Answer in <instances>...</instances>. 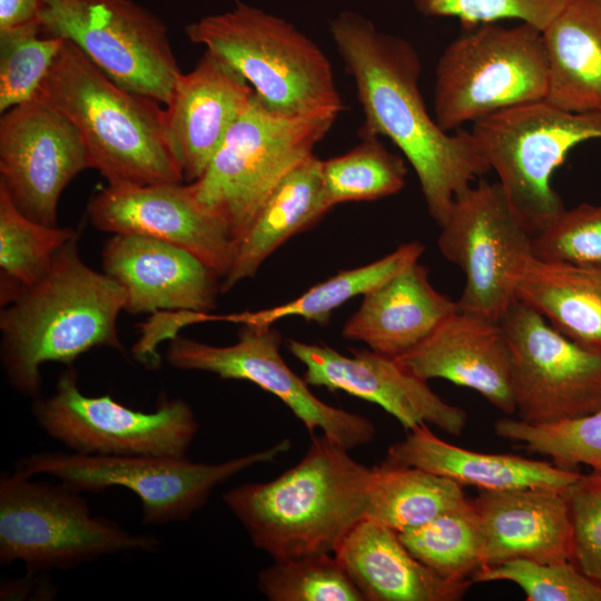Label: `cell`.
I'll use <instances>...</instances> for the list:
<instances>
[{
	"mask_svg": "<svg viewBox=\"0 0 601 601\" xmlns=\"http://www.w3.org/2000/svg\"><path fill=\"white\" fill-rule=\"evenodd\" d=\"M415 466L479 490L544 489L565 494L582 476L546 461L505 453H483L437 437L426 423L390 445L386 460Z\"/></svg>",
	"mask_w": 601,
	"mask_h": 601,
	"instance_id": "obj_24",
	"label": "cell"
},
{
	"mask_svg": "<svg viewBox=\"0 0 601 601\" xmlns=\"http://www.w3.org/2000/svg\"><path fill=\"white\" fill-rule=\"evenodd\" d=\"M372 467L325 435H313L303 459L279 476L223 494L253 545L274 560L334 553L367 514Z\"/></svg>",
	"mask_w": 601,
	"mask_h": 601,
	"instance_id": "obj_3",
	"label": "cell"
},
{
	"mask_svg": "<svg viewBox=\"0 0 601 601\" xmlns=\"http://www.w3.org/2000/svg\"><path fill=\"white\" fill-rule=\"evenodd\" d=\"M425 246L408 242L386 256L370 264L336 273L284 304L255 312L216 315L215 321L242 325L272 326L287 317H300L322 325L328 323L333 312L356 296H364L410 265L418 262Z\"/></svg>",
	"mask_w": 601,
	"mask_h": 601,
	"instance_id": "obj_30",
	"label": "cell"
},
{
	"mask_svg": "<svg viewBox=\"0 0 601 601\" xmlns=\"http://www.w3.org/2000/svg\"><path fill=\"white\" fill-rule=\"evenodd\" d=\"M500 437L520 443L530 452L550 456L563 469L579 464L601 471V408L584 416L546 424L504 417L495 422Z\"/></svg>",
	"mask_w": 601,
	"mask_h": 601,
	"instance_id": "obj_35",
	"label": "cell"
},
{
	"mask_svg": "<svg viewBox=\"0 0 601 601\" xmlns=\"http://www.w3.org/2000/svg\"><path fill=\"white\" fill-rule=\"evenodd\" d=\"M532 255L542 262L601 272V204L564 208L532 235Z\"/></svg>",
	"mask_w": 601,
	"mask_h": 601,
	"instance_id": "obj_38",
	"label": "cell"
},
{
	"mask_svg": "<svg viewBox=\"0 0 601 601\" xmlns=\"http://www.w3.org/2000/svg\"><path fill=\"white\" fill-rule=\"evenodd\" d=\"M472 580L513 582L525 593L526 601H601V583L585 575L573 561L514 559L482 566Z\"/></svg>",
	"mask_w": 601,
	"mask_h": 601,
	"instance_id": "obj_37",
	"label": "cell"
},
{
	"mask_svg": "<svg viewBox=\"0 0 601 601\" xmlns=\"http://www.w3.org/2000/svg\"><path fill=\"white\" fill-rule=\"evenodd\" d=\"M31 413L48 436L71 452L92 455L184 457L199 428L183 398L164 397L154 411H138L110 394L85 395L70 366L50 396L33 401Z\"/></svg>",
	"mask_w": 601,
	"mask_h": 601,
	"instance_id": "obj_12",
	"label": "cell"
},
{
	"mask_svg": "<svg viewBox=\"0 0 601 601\" xmlns=\"http://www.w3.org/2000/svg\"><path fill=\"white\" fill-rule=\"evenodd\" d=\"M500 324L511 348L520 420L546 424L601 408V354L574 343L516 298Z\"/></svg>",
	"mask_w": 601,
	"mask_h": 601,
	"instance_id": "obj_14",
	"label": "cell"
},
{
	"mask_svg": "<svg viewBox=\"0 0 601 601\" xmlns=\"http://www.w3.org/2000/svg\"><path fill=\"white\" fill-rule=\"evenodd\" d=\"M426 17H456L466 26L515 19L540 30L559 14L569 0H411Z\"/></svg>",
	"mask_w": 601,
	"mask_h": 601,
	"instance_id": "obj_39",
	"label": "cell"
},
{
	"mask_svg": "<svg viewBox=\"0 0 601 601\" xmlns=\"http://www.w3.org/2000/svg\"><path fill=\"white\" fill-rule=\"evenodd\" d=\"M257 588L270 601H364L331 553L274 560L258 573Z\"/></svg>",
	"mask_w": 601,
	"mask_h": 601,
	"instance_id": "obj_34",
	"label": "cell"
},
{
	"mask_svg": "<svg viewBox=\"0 0 601 601\" xmlns=\"http://www.w3.org/2000/svg\"><path fill=\"white\" fill-rule=\"evenodd\" d=\"M564 495L573 528L572 561L601 583V471L582 474Z\"/></svg>",
	"mask_w": 601,
	"mask_h": 601,
	"instance_id": "obj_40",
	"label": "cell"
},
{
	"mask_svg": "<svg viewBox=\"0 0 601 601\" xmlns=\"http://www.w3.org/2000/svg\"><path fill=\"white\" fill-rule=\"evenodd\" d=\"M515 298L574 343L601 354L600 270L532 256L518 278Z\"/></svg>",
	"mask_w": 601,
	"mask_h": 601,
	"instance_id": "obj_28",
	"label": "cell"
},
{
	"mask_svg": "<svg viewBox=\"0 0 601 601\" xmlns=\"http://www.w3.org/2000/svg\"><path fill=\"white\" fill-rule=\"evenodd\" d=\"M470 131L534 235L564 209L553 173L574 147L601 139V110L568 111L543 99L486 116Z\"/></svg>",
	"mask_w": 601,
	"mask_h": 601,
	"instance_id": "obj_10",
	"label": "cell"
},
{
	"mask_svg": "<svg viewBox=\"0 0 601 601\" xmlns=\"http://www.w3.org/2000/svg\"><path fill=\"white\" fill-rule=\"evenodd\" d=\"M337 117L285 114L254 93L203 175L188 183L194 196L226 223L237 245L268 196L313 155Z\"/></svg>",
	"mask_w": 601,
	"mask_h": 601,
	"instance_id": "obj_6",
	"label": "cell"
},
{
	"mask_svg": "<svg viewBox=\"0 0 601 601\" xmlns=\"http://www.w3.org/2000/svg\"><path fill=\"white\" fill-rule=\"evenodd\" d=\"M552 105L601 110V0H569L542 31Z\"/></svg>",
	"mask_w": 601,
	"mask_h": 601,
	"instance_id": "obj_26",
	"label": "cell"
},
{
	"mask_svg": "<svg viewBox=\"0 0 601 601\" xmlns=\"http://www.w3.org/2000/svg\"><path fill=\"white\" fill-rule=\"evenodd\" d=\"M437 244L465 274L459 309L500 323L533 255L532 233L499 181L480 180L454 199Z\"/></svg>",
	"mask_w": 601,
	"mask_h": 601,
	"instance_id": "obj_13",
	"label": "cell"
},
{
	"mask_svg": "<svg viewBox=\"0 0 601 601\" xmlns=\"http://www.w3.org/2000/svg\"><path fill=\"white\" fill-rule=\"evenodd\" d=\"M469 501L462 485L447 477L384 461L371 471L366 519L402 533Z\"/></svg>",
	"mask_w": 601,
	"mask_h": 601,
	"instance_id": "obj_29",
	"label": "cell"
},
{
	"mask_svg": "<svg viewBox=\"0 0 601 601\" xmlns=\"http://www.w3.org/2000/svg\"><path fill=\"white\" fill-rule=\"evenodd\" d=\"M43 36L71 41L120 87L167 105L181 76L166 24L132 0H42Z\"/></svg>",
	"mask_w": 601,
	"mask_h": 601,
	"instance_id": "obj_11",
	"label": "cell"
},
{
	"mask_svg": "<svg viewBox=\"0 0 601 601\" xmlns=\"http://www.w3.org/2000/svg\"><path fill=\"white\" fill-rule=\"evenodd\" d=\"M290 446L285 439L265 450L218 463L194 462L187 456L47 451L20 457L14 471L30 477L50 475L82 493L127 489L139 499L145 524L165 525L188 520L218 485L254 465L275 462Z\"/></svg>",
	"mask_w": 601,
	"mask_h": 601,
	"instance_id": "obj_9",
	"label": "cell"
},
{
	"mask_svg": "<svg viewBox=\"0 0 601 601\" xmlns=\"http://www.w3.org/2000/svg\"><path fill=\"white\" fill-rule=\"evenodd\" d=\"M40 33V24L0 32L1 114L33 99L65 43Z\"/></svg>",
	"mask_w": 601,
	"mask_h": 601,
	"instance_id": "obj_36",
	"label": "cell"
},
{
	"mask_svg": "<svg viewBox=\"0 0 601 601\" xmlns=\"http://www.w3.org/2000/svg\"><path fill=\"white\" fill-rule=\"evenodd\" d=\"M90 224L112 235H138L194 254L221 278L236 242L226 223L203 207L188 183L107 185L87 205Z\"/></svg>",
	"mask_w": 601,
	"mask_h": 601,
	"instance_id": "obj_17",
	"label": "cell"
},
{
	"mask_svg": "<svg viewBox=\"0 0 601 601\" xmlns=\"http://www.w3.org/2000/svg\"><path fill=\"white\" fill-rule=\"evenodd\" d=\"M327 211L322 160L313 154L278 184L256 214L236 245L233 263L221 278V293L254 277L277 248L309 228Z\"/></svg>",
	"mask_w": 601,
	"mask_h": 601,
	"instance_id": "obj_27",
	"label": "cell"
},
{
	"mask_svg": "<svg viewBox=\"0 0 601 601\" xmlns=\"http://www.w3.org/2000/svg\"><path fill=\"white\" fill-rule=\"evenodd\" d=\"M186 33L236 70L275 110L338 116L345 108L327 56L282 17L236 1L229 11L189 23Z\"/></svg>",
	"mask_w": 601,
	"mask_h": 601,
	"instance_id": "obj_5",
	"label": "cell"
},
{
	"mask_svg": "<svg viewBox=\"0 0 601 601\" xmlns=\"http://www.w3.org/2000/svg\"><path fill=\"white\" fill-rule=\"evenodd\" d=\"M160 541L91 513L82 492L33 481L13 470L0 476V563L28 571L70 570L127 552H152Z\"/></svg>",
	"mask_w": 601,
	"mask_h": 601,
	"instance_id": "obj_7",
	"label": "cell"
},
{
	"mask_svg": "<svg viewBox=\"0 0 601 601\" xmlns=\"http://www.w3.org/2000/svg\"><path fill=\"white\" fill-rule=\"evenodd\" d=\"M77 230L38 223L22 214L0 186V299L6 306L39 283Z\"/></svg>",
	"mask_w": 601,
	"mask_h": 601,
	"instance_id": "obj_31",
	"label": "cell"
},
{
	"mask_svg": "<svg viewBox=\"0 0 601 601\" xmlns=\"http://www.w3.org/2000/svg\"><path fill=\"white\" fill-rule=\"evenodd\" d=\"M282 336L272 326L243 325L238 339L216 346L176 336L165 358L177 370L199 371L223 380L250 382L279 398L314 435L316 430L346 450L373 441L375 426L363 415L326 404L315 396L280 355Z\"/></svg>",
	"mask_w": 601,
	"mask_h": 601,
	"instance_id": "obj_15",
	"label": "cell"
},
{
	"mask_svg": "<svg viewBox=\"0 0 601 601\" xmlns=\"http://www.w3.org/2000/svg\"><path fill=\"white\" fill-rule=\"evenodd\" d=\"M396 361L423 381L446 380L477 392L506 415L515 413L512 354L497 322L457 309Z\"/></svg>",
	"mask_w": 601,
	"mask_h": 601,
	"instance_id": "obj_21",
	"label": "cell"
},
{
	"mask_svg": "<svg viewBox=\"0 0 601 601\" xmlns=\"http://www.w3.org/2000/svg\"><path fill=\"white\" fill-rule=\"evenodd\" d=\"M254 93L236 70L207 50L191 71L181 73L165 116L169 149L185 183L203 175Z\"/></svg>",
	"mask_w": 601,
	"mask_h": 601,
	"instance_id": "obj_20",
	"label": "cell"
},
{
	"mask_svg": "<svg viewBox=\"0 0 601 601\" xmlns=\"http://www.w3.org/2000/svg\"><path fill=\"white\" fill-rule=\"evenodd\" d=\"M469 27L445 47L434 72L433 116L447 132L548 93L542 30L523 22Z\"/></svg>",
	"mask_w": 601,
	"mask_h": 601,
	"instance_id": "obj_8",
	"label": "cell"
},
{
	"mask_svg": "<svg viewBox=\"0 0 601 601\" xmlns=\"http://www.w3.org/2000/svg\"><path fill=\"white\" fill-rule=\"evenodd\" d=\"M33 99L77 128L90 168L108 185L184 181L161 104L117 85L71 41L65 40Z\"/></svg>",
	"mask_w": 601,
	"mask_h": 601,
	"instance_id": "obj_4",
	"label": "cell"
},
{
	"mask_svg": "<svg viewBox=\"0 0 601 601\" xmlns=\"http://www.w3.org/2000/svg\"><path fill=\"white\" fill-rule=\"evenodd\" d=\"M101 259L104 272L125 289L128 313H210L217 306L221 277L178 246L115 234L104 244Z\"/></svg>",
	"mask_w": 601,
	"mask_h": 601,
	"instance_id": "obj_19",
	"label": "cell"
},
{
	"mask_svg": "<svg viewBox=\"0 0 601 601\" xmlns=\"http://www.w3.org/2000/svg\"><path fill=\"white\" fill-rule=\"evenodd\" d=\"M42 0H0V32L40 24Z\"/></svg>",
	"mask_w": 601,
	"mask_h": 601,
	"instance_id": "obj_42",
	"label": "cell"
},
{
	"mask_svg": "<svg viewBox=\"0 0 601 601\" xmlns=\"http://www.w3.org/2000/svg\"><path fill=\"white\" fill-rule=\"evenodd\" d=\"M334 555L364 601H457L472 580L449 581L415 559L398 534L372 520H362Z\"/></svg>",
	"mask_w": 601,
	"mask_h": 601,
	"instance_id": "obj_25",
	"label": "cell"
},
{
	"mask_svg": "<svg viewBox=\"0 0 601 601\" xmlns=\"http://www.w3.org/2000/svg\"><path fill=\"white\" fill-rule=\"evenodd\" d=\"M397 534L415 559L445 580H472L482 566L481 530L472 500Z\"/></svg>",
	"mask_w": 601,
	"mask_h": 601,
	"instance_id": "obj_33",
	"label": "cell"
},
{
	"mask_svg": "<svg viewBox=\"0 0 601 601\" xmlns=\"http://www.w3.org/2000/svg\"><path fill=\"white\" fill-rule=\"evenodd\" d=\"M472 503L481 530L482 566L514 559L572 561L573 528L563 493L544 489L480 490Z\"/></svg>",
	"mask_w": 601,
	"mask_h": 601,
	"instance_id": "obj_22",
	"label": "cell"
},
{
	"mask_svg": "<svg viewBox=\"0 0 601 601\" xmlns=\"http://www.w3.org/2000/svg\"><path fill=\"white\" fill-rule=\"evenodd\" d=\"M404 159L390 151L380 137L365 136L343 155L322 160L324 203L370 201L400 193L405 185Z\"/></svg>",
	"mask_w": 601,
	"mask_h": 601,
	"instance_id": "obj_32",
	"label": "cell"
},
{
	"mask_svg": "<svg viewBox=\"0 0 601 601\" xmlns=\"http://www.w3.org/2000/svg\"><path fill=\"white\" fill-rule=\"evenodd\" d=\"M287 349L305 366L308 385L375 403L407 431L426 423L459 436L465 428L466 412L445 402L394 357L370 348L351 349L347 356L328 345L297 339H288Z\"/></svg>",
	"mask_w": 601,
	"mask_h": 601,
	"instance_id": "obj_18",
	"label": "cell"
},
{
	"mask_svg": "<svg viewBox=\"0 0 601 601\" xmlns=\"http://www.w3.org/2000/svg\"><path fill=\"white\" fill-rule=\"evenodd\" d=\"M48 572L28 571L24 577L2 580L1 600H51L57 593Z\"/></svg>",
	"mask_w": 601,
	"mask_h": 601,
	"instance_id": "obj_41",
	"label": "cell"
},
{
	"mask_svg": "<svg viewBox=\"0 0 601 601\" xmlns=\"http://www.w3.org/2000/svg\"><path fill=\"white\" fill-rule=\"evenodd\" d=\"M90 168L77 128L43 102L31 99L0 119V186L29 218L57 226L63 189Z\"/></svg>",
	"mask_w": 601,
	"mask_h": 601,
	"instance_id": "obj_16",
	"label": "cell"
},
{
	"mask_svg": "<svg viewBox=\"0 0 601 601\" xmlns=\"http://www.w3.org/2000/svg\"><path fill=\"white\" fill-rule=\"evenodd\" d=\"M329 33L355 83L364 115L359 137H385L401 150L441 227L454 199L491 171L471 131L447 132L430 114L420 89V55L410 41L355 11L338 13Z\"/></svg>",
	"mask_w": 601,
	"mask_h": 601,
	"instance_id": "obj_1",
	"label": "cell"
},
{
	"mask_svg": "<svg viewBox=\"0 0 601 601\" xmlns=\"http://www.w3.org/2000/svg\"><path fill=\"white\" fill-rule=\"evenodd\" d=\"M457 309V302L435 289L427 268L416 262L366 293L342 335L396 358L421 344Z\"/></svg>",
	"mask_w": 601,
	"mask_h": 601,
	"instance_id": "obj_23",
	"label": "cell"
},
{
	"mask_svg": "<svg viewBox=\"0 0 601 601\" xmlns=\"http://www.w3.org/2000/svg\"><path fill=\"white\" fill-rule=\"evenodd\" d=\"M125 289L80 257L78 237L57 255L49 273L0 313V356L11 387L32 401L41 397V367L71 366L95 347L125 352L117 318Z\"/></svg>",
	"mask_w": 601,
	"mask_h": 601,
	"instance_id": "obj_2",
	"label": "cell"
}]
</instances>
